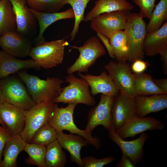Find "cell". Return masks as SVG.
Wrapping results in <instances>:
<instances>
[{"instance_id":"cell-1","label":"cell","mask_w":167,"mask_h":167,"mask_svg":"<svg viewBox=\"0 0 167 167\" xmlns=\"http://www.w3.org/2000/svg\"><path fill=\"white\" fill-rule=\"evenodd\" d=\"M25 84L28 91L35 103L53 101L61 93L63 81L57 77H48L46 79L27 73L23 69L16 72Z\"/></svg>"},{"instance_id":"cell-2","label":"cell","mask_w":167,"mask_h":167,"mask_svg":"<svg viewBox=\"0 0 167 167\" xmlns=\"http://www.w3.org/2000/svg\"><path fill=\"white\" fill-rule=\"evenodd\" d=\"M146 26L138 13L130 14L124 31L127 40V61L130 62L144 59L143 43L147 32Z\"/></svg>"},{"instance_id":"cell-3","label":"cell","mask_w":167,"mask_h":167,"mask_svg":"<svg viewBox=\"0 0 167 167\" xmlns=\"http://www.w3.org/2000/svg\"><path fill=\"white\" fill-rule=\"evenodd\" d=\"M77 105L70 103L65 107L59 108L58 104L55 103L53 113L49 123L58 132L66 130L71 133L79 135L85 139L88 143L98 149L101 146L99 139L92 136V134L85 129H80L74 122L73 115Z\"/></svg>"},{"instance_id":"cell-4","label":"cell","mask_w":167,"mask_h":167,"mask_svg":"<svg viewBox=\"0 0 167 167\" xmlns=\"http://www.w3.org/2000/svg\"><path fill=\"white\" fill-rule=\"evenodd\" d=\"M65 77V82L69 84L63 88L60 94L53 101L55 103L82 104L93 106L95 100L91 94L89 86L84 79L76 77L73 73Z\"/></svg>"},{"instance_id":"cell-5","label":"cell","mask_w":167,"mask_h":167,"mask_svg":"<svg viewBox=\"0 0 167 167\" xmlns=\"http://www.w3.org/2000/svg\"><path fill=\"white\" fill-rule=\"evenodd\" d=\"M0 91L3 101L23 111L29 109L36 104L23 81L14 75L0 80Z\"/></svg>"},{"instance_id":"cell-6","label":"cell","mask_w":167,"mask_h":167,"mask_svg":"<svg viewBox=\"0 0 167 167\" xmlns=\"http://www.w3.org/2000/svg\"><path fill=\"white\" fill-rule=\"evenodd\" d=\"M69 45L64 39L45 41L32 47L29 55L40 67L50 68L62 63L65 48Z\"/></svg>"},{"instance_id":"cell-7","label":"cell","mask_w":167,"mask_h":167,"mask_svg":"<svg viewBox=\"0 0 167 167\" xmlns=\"http://www.w3.org/2000/svg\"><path fill=\"white\" fill-rule=\"evenodd\" d=\"M54 103L53 101L36 103L29 109L24 111L25 125L19 135L26 143H30L36 132L42 126L49 123L53 113Z\"/></svg>"},{"instance_id":"cell-8","label":"cell","mask_w":167,"mask_h":167,"mask_svg":"<svg viewBox=\"0 0 167 167\" xmlns=\"http://www.w3.org/2000/svg\"><path fill=\"white\" fill-rule=\"evenodd\" d=\"M98 36H92L87 40L82 46L69 45L78 49L79 55L75 62L66 70L68 74L75 72L86 73L97 59L106 54V50Z\"/></svg>"},{"instance_id":"cell-9","label":"cell","mask_w":167,"mask_h":167,"mask_svg":"<svg viewBox=\"0 0 167 167\" xmlns=\"http://www.w3.org/2000/svg\"><path fill=\"white\" fill-rule=\"evenodd\" d=\"M130 13V11L123 10L102 13L90 21L91 27L109 39L114 32L125 29Z\"/></svg>"},{"instance_id":"cell-10","label":"cell","mask_w":167,"mask_h":167,"mask_svg":"<svg viewBox=\"0 0 167 167\" xmlns=\"http://www.w3.org/2000/svg\"><path fill=\"white\" fill-rule=\"evenodd\" d=\"M105 68L119 92L134 98L133 74L127 61L111 60Z\"/></svg>"},{"instance_id":"cell-11","label":"cell","mask_w":167,"mask_h":167,"mask_svg":"<svg viewBox=\"0 0 167 167\" xmlns=\"http://www.w3.org/2000/svg\"><path fill=\"white\" fill-rule=\"evenodd\" d=\"M115 96L101 94L98 104L92 108L88 115L87 125L85 130L92 134L99 125L109 130L111 124V109Z\"/></svg>"},{"instance_id":"cell-12","label":"cell","mask_w":167,"mask_h":167,"mask_svg":"<svg viewBox=\"0 0 167 167\" xmlns=\"http://www.w3.org/2000/svg\"><path fill=\"white\" fill-rule=\"evenodd\" d=\"M136 115L134 98L119 92L115 96L111 109V124L115 131Z\"/></svg>"},{"instance_id":"cell-13","label":"cell","mask_w":167,"mask_h":167,"mask_svg":"<svg viewBox=\"0 0 167 167\" xmlns=\"http://www.w3.org/2000/svg\"><path fill=\"white\" fill-rule=\"evenodd\" d=\"M32 42L17 30L5 32L0 36L2 50L15 57L25 58L29 55Z\"/></svg>"},{"instance_id":"cell-14","label":"cell","mask_w":167,"mask_h":167,"mask_svg":"<svg viewBox=\"0 0 167 167\" xmlns=\"http://www.w3.org/2000/svg\"><path fill=\"white\" fill-rule=\"evenodd\" d=\"M164 127V123L153 117H140L135 115L115 131L119 137L124 139L134 137L147 131L160 130Z\"/></svg>"},{"instance_id":"cell-15","label":"cell","mask_w":167,"mask_h":167,"mask_svg":"<svg viewBox=\"0 0 167 167\" xmlns=\"http://www.w3.org/2000/svg\"><path fill=\"white\" fill-rule=\"evenodd\" d=\"M108 130L109 138L118 146L122 152L130 159L134 165L142 161L144 155V145L148 137L147 134L143 132L136 139L126 141L118 135L112 126Z\"/></svg>"},{"instance_id":"cell-16","label":"cell","mask_w":167,"mask_h":167,"mask_svg":"<svg viewBox=\"0 0 167 167\" xmlns=\"http://www.w3.org/2000/svg\"><path fill=\"white\" fill-rule=\"evenodd\" d=\"M0 118L13 135L19 134L24 128V111L11 104L4 101L0 104Z\"/></svg>"},{"instance_id":"cell-17","label":"cell","mask_w":167,"mask_h":167,"mask_svg":"<svg viewBox=\"0 0 167 167\" xmlns=\"http://www.w3.org/2000/svg\"><path fill=\"white\" fill-rule=\"evenodd\" d=\"M135 115L144 117L152 113H156L167 108V94L161 93L135 96L134 98Z\"/></svg>"},{"instance_id":"cell-18","label":"cell","mask_w":167,"mask_h":167,"mask_svg":"<svg viewBox=\"0 0 167 167\" xmlns=\"http://www.w3.org/2000/svg\"><path fill=\"white\" fill-rule=\"evenodd\" d=\"M78 74L80 78L87 82L93 96L99 93L115 96L119 92L110 76L105 71H102L98 75L83 74L79 72Z\"/></svg>"},{"instance_id":"cell-19","label":"cell","mask_w":167,"mask_h":167,"mask_svg":"<svg viewBox=\"0 0 167 167\" xmlns=\"http://www.w3.org/2000/svg\"><path fill=\"white\" fill-rule=\"evenodd\" d=\"M167 49V21L156 31L147 32L143 41L144 54L153 57L161 54Z\"/></svg>"},{"instance_id":"cell-20","label":"cell","mask_w":167,"mask_h":167,"mask_svg":"<svg viewBox=\"0 0 167 167\" xmlns=\"http://www.w3.org/2000/svg\"><path fill=\"white\" fill-rule=\"evenodd\" d=\"M57 140L61 147L69 153L71 161L80 167H83L80 151L82 147L87 146L88 141L79 135L71 133L67 134L62 131L58 132Z\"/></svg>"},{"instance_id":"cell-21","label":"cell","mask_w":167,"mask_h":167,"mask_svg":"<svg viewBox=\"0 0 167 167\" xmlns=\"http://www.w3.org/2000/svg\"><path fill=\"white\" fill-rule=\"evenodd\" d=\"M40 68L32 58L26 60L18 59L0 50V80L21 70L31 68L38 69Z\"/></svg>"},{"instance_id":"cell-22","label":"cell","mask_w":167,"mask_h":167,"mask_svg":"<svg viewBox=\"0 0 167 167\" xmlns=\"http://www.w3.org/2000/svg\"><path fill=\"white\" fill-rule=\"evenodd\" d=\"M15 15L17 31L25 35L35 26L37 19L25 5L26 0H9Z\"/></svg>"},{"instance_id":"cell-23","label":"cell","mask_w":167,"mask_h":167,"mask_svg":"<svg viewBox=\"0 0 167 167\" xmlns=\"http://www.w3.org/2000/svg\"><path fill=\"white\" fill-rule=\"evenodd\" d=\"M34 15L39 26V32L36 39L35 45H38L45 41L43 34L47 28L54 22L58 20L66 19H74L75 15L72 8L62 12L45 13L35 11L28 8Z\"/></svg>"},{"instance_id":"cell-24","label":"cell","mask_w":167,"mask_h":167,"mask_svg":"<svg viewBox=\"0 0 167 167\" xmlns=\"http://www.w3.org/2000/svg\"><path fill=\"white\" fill-rule=\"evenodd\" d=\"M133 6L126 0H97L92 10L84 17V21H90L98 15L117 11H131Z\"/></svg>"},{"instance_id":"cell-25","label":"cell","mask_w":167,"mask_h":167,"mask_svg":"<svg viewBox=\"0 0 167 167\" xmlns=\"http://www.w3.org/2000/svg\"><path fill=\"white\" fill-rule=\"evenodd\" d=\"M19 134L14 135L7 143L3 150V160L0 167H16V161L19 153L24 151L26 144Z\"/></svg>"},{"instance_id":"cell-26","label":"cell","mask_w":167,"mask_h":167,"mask_svg":"<svg viewBox=\"0 0 167 167\" xmlns=\"http://www.w3.org/2000/svg\"><path fill=\"white\" fill-rule=\"evenodd\" d=\"M151 75L144 72L133 74L134 97L164 93L155 84Z\"/></svg>"},{"instance_id":"cell-27","label":"cell","mask_w":167,"mask_h":167,"mask_svg":"<svg viewBox=\"0 0 167 167\" xmlns=\"http://www.w3.org/2000/svg\"><path fill=\"white\" fill-rule=\"evenodd\" d=\"M16 17L9 0L0 1V36L5 32L17 30Z\"/></svg>"},{"instance_id":"cell-28","label":"cell","mask_w":167,"mask_h":167,"mask_svg":"<svg viewBox=\"0 0 167 167\" xmlns=\"http://www.w3.org/2000/svg\"><path fill=\"white\" fill-rule=\"evenodd\" d=\"M46 147V167H64L67 162L66 155L57 139Z\"/></svg>"},{"instance_id":"cell-29","label":"cell","mask_w":167,"mask_h":167,"mask_svg":"<svg viewBox=\"0 0 167 167\" xmlns=\"http://www.w3.org/2000/svg\"><path fill=\"white\" fill-rule=\"evenodd\" d=\"M109 42L117 61H127V40L124 31H118L109 38Z\"/></svg>"},{"instance_id":"cell-30","label":"cell","mask_w":167,"mask_h":167,"mask_svg":"<svg viewBox=\"0 0 167 167\" xmlns=\"http://www.w3.org/2000/svg\"><path fill=\"white\" fill-rule=\"evenodd\" d=\"M24 151L28 155L26 158V164L35 165L38 167H46L45 158L46 151L45 146L33 143H26Z\"/></svg>"},{"instance_id":"cell-31","label":"cell","mask_w":167,"mask_h":167,"mask_svg":"<svg viewBox=\"0 0 167 167\" xmlns=\"http://www.w3.org/2000/svg\"><path fill=\"white\" fill-rule=\"evenodd\" d=\"M167 19V0H160L153 10L146 26L147 32L159 29Z\"/></svg>"},{"instance_id":"cell-32","label":"cell","mask_w":167,"mask_h":167,"mask_svg":"<svg viewBox=\"0 0 167 167\" xmlns=\"http://www.w3.org/2000/svg\"><path fill=\"white\" fill-rule=\"evenodd\" d=\"M31 8L45 13L58 12L67 3L65 0H26Z\"/></svg>"},{"instance_id":"cell-33","label":"cell","mask_w":167,"mask_h":167,"mask_svg":"<svg viewBox=\"0 0 167 167\" xmlns=\"http://www.w3.org/2000/svg\"><path fill=\"white\" fill-rule=\"evenodd\" d=\"M67 4L72 7L74 15L75 21L74 27L70 34L71 41L74 39L79 31V25L84 20V12L88 2L90 0H65Z\"/></svg>"},{"instance_id":"cell-34","label":"cell","mask_w":167,"mask_h":167,"mask_svg":"<svg viewBox=\"0 0 167 167\" xmlns=\"http://www.w3.org/2000/svg\"><path fill=\"white\" fill-rule=\"evenodd\" d=\"M57 133L49 123H47L36 132L30 143L46 146L57 139Z\"/></svg>"},{"instance_id":"cell-35","label":"cell","mask_w":167,"mask_h":167,"mask_svg":"<svg viewBox=\"0 0 167 167\" xmlns=\"http://www.w3.org/2000/svg\"><path fill=\"white\" fill-rule=\"evenodd\" d=\"M115 158L109 156L97 159L92 156H87L82 158L84 167H102L114 161Z\"/></svg>"},{"instance_id":"cell-36","label":"cell","mask_w":167,"mask_h":167,"mask_svg":"<svg viewBox=\"0 0 167 167\" xmlns=\"http://www.w3.org/2000/svg\"><path fill=\"white\" fill-rule=\"evenodd\" d=\"M156 0H133L140 9L139 14L142 18L150 19L155 6Z\"/></svg>"},{"instance_id":"cell-37","label":"cell","mask_w":167,"mask_h":167,"mask_svg":"<svg viewBox=\"0 0 167 167\" xmlns=\"http://www.w3.org/2000/svg\"><path fill=\"white\" fill-rule=\"evenodd\" d=\"M14 135L5 127L0 125V164L2 161V156L4 148Z\"/></svg>"},{"instance_id":"cell-38","label":"cell","mask_w":167,"mask_h":167,"mask_svg":"<svg viewBox=\"0 0 167 167\" xmlns=\"http://www.w3.org/2000/svg\"><path fill=\"white\" fill-rule=\"evenodd\" d=\"M147 67V63L143 60L138 59L133 62L131 66V71L134 73H140L143 72Z\"/></svg>"},{"instance_id":"cell-39","label":"cell","mask_w":167,"mask_h":167,"mask_svg":"<svg viewBox=\"0 0 167 167\" xmlns=\"http://www.w3.org/2000/svg\"><path fill=\"white\" fill-rule=\"evenodd\" d=\"M96 33L97 36L102 42L106 48L109 56L113 58H115L109 39L99 32H96Z\"/></svg>"},{"instance_id":"cell-40","label":"cell","mask_w":167,"mask_h":167,"mask_svg":"<svg viewBox=\"0 0 167 167\" xmlns=\"http://www.w3.org/2000/svg\"><path fill=\"white\" fill-rule=\"evenodd\" d=\"M122 155L119 162L118 163L117 167H135L130 159L123 152H122Z\"/></svg>"},{"instance_id":"cell-41","label":"cell","mask_w":167,"mask_h":167,"mask_svg":"<svg viewBox=\"0 0 167 167\" xmlns=\"http://www.w3.org/2000/svg\"><path fill=\"white\" fill-rule=\"evenodd\" d=\"M152 81L156 86L164 93L167 94V78L155 79Z\"/></svg>"},{"instance_id":"cell-42","label":"cell","mask_w":167,"mask_h":167,"mask_svg":"<svg viewBox=\"0 0 167 167\" xmlns=\"http://www.w3.org/2000/svg\"><path fill=\"white\" fill-rule=\"evenodd\" d=\"M160 55L163 63V71L165 74L166 75L167 74V49Z\"/></svg>"},{"instance_id":"cell-43","label":"cell","mask_w":167,"mask_h":167,"mask_svg":"<svg viewBox=\"0 0 167 167\" xmlns=\"http://www.w3.org/2000/svg\"><path fill=\"white\" fill-rule=\"evenodd\" d=\"M0 124L2 126L6 127V125L2 121L0 118Z\"/></svg>"},{"instance_id":"cell-44","label":"cell","mask_w":167,"mask_h":167,"mask_svg":"<svg viewBox=\"0 0 167 167\" xmlns=\"http://www.w3.org/2000/svg\"><path fill=\"white\" fill-rule=\"evenodd\" d=\"M3 101L2 98L1 94L0 91V104H1Z\"/></svg>"},{"instance_id":"cell-45","label":"cell","mask_w":167,"mask_h":167,"mask_svg":"<svg viewBox=\"0 0 167 167\" xmlns=\"http://www.w3.org/2000/svg\"><path fill=\"white\" fill-rule=\"evenodd\" d=\"M1 0H0V1H1Z\"/></svg>"}]
</instances>
